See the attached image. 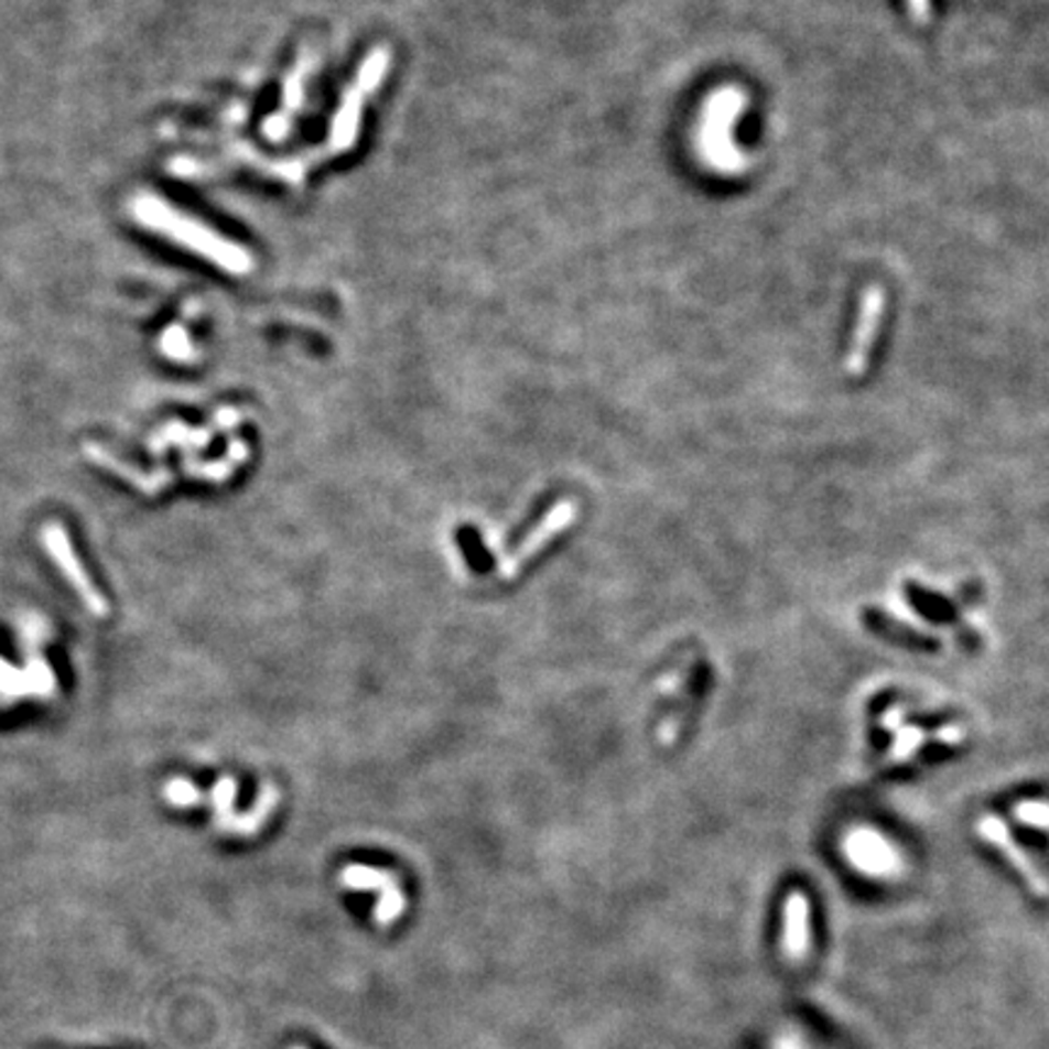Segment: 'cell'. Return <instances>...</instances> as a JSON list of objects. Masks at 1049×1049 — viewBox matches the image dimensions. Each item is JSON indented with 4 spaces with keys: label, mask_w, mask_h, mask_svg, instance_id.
<instances>
[{
    "label": "cell",
    "mask_w": 1049,
    "mask_h": 1049,
    "mask_svg": "<svg viewBox=\"0 0 1049 1049\" xmlns=\"http://www.w3.org/2000/svg\"><path fill=\"white\" fill-rule=\"evenodd\" d=\"M885 312H887V292L882 290L879 284H869L861 296V306H857L848 353H845V360H843L845 375L848 377L857 379L867 372L869 357H873V348L879 338L882 321H885Z\"/></svg>",
    "instance_id": "cell-1"
},
{
    "label": "cell",
    "mask_w": 1049,
    "mask_h": 1049,
    "mask_svg": "<svg viewBox=\"0 0 1049 1049\" xmlns=\"http://www.w3.org/2000/svg\"><path fill=\"white\" fill-rule=\"evenodd\" d=\"M42 542H44V550L50 552V556L54 559L56 569L62 571L66 581L71 583V586H74V591L83 598V603L88 605V610L93 615L105 617L110 607H107L105 595L93 586V581L86 574V569H83L80 559L76 556L74 544H71L66 530L62 528V522H46L44 530H42Z\"/></svg>",
    "instance_id": "cell-2"
},
{
    "label": "cell",
    "mask_w": 1049,
    "mask_h": 1049,
    "mask_svg": "<svg viewBox=\"0 0 1049 1049\" xmlns=\"http://www.w3.org/2000/svg\"><path fill=\"white\" fill-rule=\"evenodd\" d=\"M340 885L357 891H379V901L375 904V921L381 928L393 926L407 909V897H403L399 879L387 869L367 867V865H345L340 869Z\"/></svg>",
    "instance_id": "cell-3"
},
{
    "label": "cell",
    "mask_w": 1049,
    "mask_h": 1049,
    "mask_svg": "<svg viewBox=\"0 0 1049 1049\" xmlns=\"http://www.w3.org/2000/svg\"><path fill=\"white\" fill-rule=\"evenodd\" d=\"M578 516V506H576V500H571V498H562V500H556L554 508L547 512V516L540 520L538 528H534L528 538H524L516 550H512L504 562H500L498 566V576L500 578H512V576H518L520 574V569L530 562V559L534 554H540L547 544H550L554 538H559V534L566 532L571 524H574Z\"/></svg>",
    "instance_id": "cell-4"
},
{
    "label": "cell",
    "mask_w": 1049,
    "mask_h": 1049,
    "mask_svg": "<svg viewBox=\"0 0 1049 1049\" xmlns=\"http://www.w3.org/2000/svg\"><path fill=\"white\" fill-rule=\"evenodd\" d=\"M976 831H980V836L988 843V845H994V848L1006 857V861L1018 869V875H1023V879L1028 882V887L1035 891V897H1040L1045 899L1047 897V879L1042 875V869L1035 865L1032 857L1025 853L1018 841L1013 839V833L1010 829L1004 824V821H1001L998 817L994 814H986L980 819V824H976Z\"/></svg>",
    "instance_id": "cell-5"
},
{
    "label": "cell",
    "mask_w": 1049,
    "mask_h": 1049,
    "mask_svg": "<svg viewBox=\"0 0 1049 1049\" xmlns=\"http://www.w3.org/2000/svg\"><path fill=\"white\" fill-rule=\"evenodd\" d=\"M809 918H812V906L802 891H790L782 906V938L780 950L787 962H802L812 943V931H809Z\"/></svg>",
    "instance_id": "cell-6"
},
{
    "label": "cell",
    "mask_w": 1049,
    "mask_h": 1049,
    "mask_svg": "<svg viewBox=\"0 0 1049 1049\" xmlns=\"http://www.w3.org/2000/svg\"><path fill=\"white\" fill-rule=\"evenodd\" d=\"M86 455H88L93 462H98L100 467L115 472L117 476H122V479H127L129 484H134V486L139 488V491H144V494H149V496L159 494L161 488L173 479V474H171V472H163V469H161V472H153V474H141L137 467H129V464H125L122 459H115L105 447L93 445V443L86 445Z\"/></svg>",
    "instance_id": "cell-7"
},
{
    "label": "cell",
    "mask_w": 1049,
    "mask_h": 1049,
    "mask_svg": "<svg viewBox=\"0 0 1049 1049\" xmlns=\"http://www.w3.org/2000/svg\"><path fill=\"white\" fill-rule=\"evenodd\" d=\"M280 802V790L272 782H262L260 785V794L253 809H248L244 817H236L231 824V833H238V836H256V833L266 824L268 817L275 812V807Z\"/></svg>",
    "instance_id": "cell-8"
},
{
    "label": "cell",
    "mask_w": 1049,
    "mask_h": 1049,
    "mask_svg": "<svg viewBox=\"0 0 1049 1049\" xmlns=\"http://www.w3.org/2000/svg\"><path fill=\"white\" fill-rule=\"evenodd\" d=\"M25 695L52 697L44 690V685L28 669L20 671V669H15V666H10L6 659H0V697L13 702V700L25 697Z\"/></svg>",
    "instance_id": "cell-9"
},
{
    "label": "cell",
    "mask_w": 1049,
    "mask_h": 1049,
    "mask_svg": "<svg viewBox=\"0 0 1049 1049\" xmlns=\"http://www.w3.org/2000/svg\"><path fill=\"white\" fill-rule=\"evenodd\" d=\"M234 802H236V780L224 775V778L214 785L212 790V807H214V821H217V829L224 833H231L234 824Z\"/></svg>",
    "instance_id": "cell-10"
},
{
    "label": "cell",
    "mask_w": 1049,
    "mask_h": 1049,
    "mask_svg": "<svg viewBox=\"0 0 1049 1049\" xmlns=\"http://www.w3.org/2000/svg\"><path fill=\"white\" fill-rule=\"evenodd\" d=\"M238 464L226 457L224 462H193L185 459V474L187 476H197V479H207V482H224L236 472Z\"/></svg>",
    "instance_id": "cell-11"
},
{
    "label": "cell",
    "mask_w": 1049,
    "mask_h": 1049,
    "mask_svg": "<svg viewBox=\"0 0 1049 1049\" xmlns=\"http://www.w3.org/2000/svg\"><path fill=\"white\" fill-rule=\"evenodd\" d=\"M163 797H165V802L173 804V807H181V809L202 804V792L185 778H173L169 785L163 787Z\"/></svg>",
    "instance_id": "cell-12"
},
{
    "label": "cell",
    "mask_w": 1049,
    "mask_h": 1049,
    "mask_svg": "<svg viewBox=\"0 0 1049 1049\" xmlns=\"http://www.w3.org/2000/svg\"><path fill=\"white\" fill-rule=\"evenodd\" d=\"M921 744H923V732L921 729H904L897 736V742H894L889 756H887V763H889V766H899V763L909 760Z\"/></svg>",
    "instance_id": "cell-13"
},
{
    "label": "cell",
    "mask_w": 1049,
    "mask_h": 1049,
    "mask_svg": "<svg viewBox=\"0 0 1049 1049\" xmlns=\"http://www.w3.org/2000/svg\"><path fill=\"white\" fill-rule=\"evenodd\" d=\"M1016 817L1023 821L1025 826H1032L1037 831H1047V804L1042 800L1018 802L1016 804Z\"/></svg>",
    "instance_id": "cell-14"
},
{
    "label": "cell",
    "mask_w": 1049,
    "mask_h": 1049,
    "mask_svg": "<svg viewBox=\"0 0 1049 1049\" xmlns=\"http://www.w3.org/2000/svg\"><path fill=\"white\" fill-rule=\"evenodd\" d=\"M906 10H909V18L918 28H926L933 20L931 0H906Z\"/></svg>",
    "instance_id": "cell-15"
},
{
    "label": "cell",
    "mask_w": 1049,
    "mask_h": 1049,
    "mask_svg": "<svg viewBox=\"0 0 1049 1049\" xmlns=\"http://www.w3.org/2000/svg\"><path fill=\"white\" fill-rule=\"evenodd\" d=\"M290 1049H304V1047H290Z\"/></svg>",
    "instance_id": "cell-16"
}]
</instances>
